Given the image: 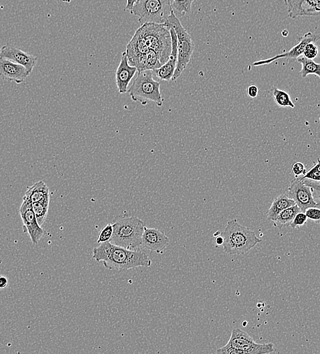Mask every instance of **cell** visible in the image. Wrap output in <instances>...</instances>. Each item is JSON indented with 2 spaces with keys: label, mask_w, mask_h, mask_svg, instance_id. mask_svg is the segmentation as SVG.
Here are the masks:
<instances>
[{
  "label": "cell",
  "mask_w": 320,
  "mask_h": 354,
  "mask_svg": "<svg viewBox=\"0 0 320 354\" xmlns=\"http://www.w3.org/2000/svg\"><path fill=\"white\" fill-rule=\"evenodd\" d=\"M93 258L96 262H102L105 268L121 272L151 265V260L145 253L121 248L109 241L103 242L94 249Z\"/></svg>",
  "instance_id": "obj_1"
},
{
  "label": "cell",
  "mask_w": 320,
  "mask_h": 354,
  "mask_svg": "<svg viewBox=\"0 0 320 354\" xmlns=\"http://www.w3.org/2000/svg\"><path fill=\"white\" fill-rule=\"evenodd\" d=\"M222 246L225 253L229 256H240L246 254L262 242L250 228L238 223L237 220L228 222L224 232Z\"/></svg>",
  "instance_id": "obj_2"
},
{
  "label": "cell",
  "mask_w": 320,
  "mask_h": 354,
  "mask_svg": "<svg viewBox=\"0 0 320 354\" xmlns=\"http://www.w3.org/2000/svg\"><path fill=\"white\" fill-rule=\"evenodd\" d=\"M113 234L109 242L115 246L136 250L141 246L145 226L137 217L121 218L112 224Z\"/></svg>",
  "instance_id": "obj_3"
},
{
  "label": "cell",
  "mask_w": 320,
  "mask_h": 354,
  "mask_svg": "<svg viewBox=\"0 0 320 354\" xmlns=\"http://www.w3.org/2000/svg\"><path fill=\"white\" fill-rule=\"evenodd\" d=\"M150 49L159 56L161 65L167 62L171 51L169 24L145 23L137 30Z\"/></svg>",
  "instance_id": "obj_4"
},
{
  "label": "cell",
  "mask_w": 320,
  "mask_h": 354,
  "mask_svg": "<svg viewBox=\"0 0 320 354\" xmlns=\"http://www.w3.org/2000/svg\"><path fill=\"white\" fill-rule=\"evenodd\" d=\"M161 84L153 79V72L145 70L138 72V75L133 80L130 88L127 90L134 102L146 105L147 103L154 102L158 106H162L163 99L162 98Z\"/></svg>",
  "instance_id": "obj_5"
},
{
  "label": "cell",
  "mask_w": 320,
  "mask_h": 354,
  "mask_svg": "<svg viewBox=\"0 0 320 354\" xmlns=\"http://www.w3.org/2000/svg\"><path fill=\"white\" fill-rule=\"evenodd\" d=\"M275 351L273 343L258 344L246 332L239 329L233 330L228 343L216 350V353L262 354L270 353Z\"/></svg>",
  "instance_id": "obj_6"
},
{
  "label": "cell",
  "mask_w": 320,
  "mask_h": 354,
  "mask_svg": "<svg viewBox=\"0 0 320 354\" xmlns=\"http://www.w3.org/2000/svg\"><path fill=\"white\" fill-rule=\"evenodd\" d=\"M172 11L171 0H139L130 13L138 18L141 25L166 24Z\"/></svg>",
  "instance_id": "obj_7"
},
{
  "label": "cell",
  "mask_w": 320,
  "mask_h": 354,
  "mask_svg": "<svg viewBox=\"0 0 320 354\" xmlns=\"http://www.w3.org/2000/svg\"><path fill=\"white\" fill-rule=\"evenodd\" d=\"M167 23L173 28L177 36V64L171 78L172 81H176L190 62L194 50V44L191 36L182 26L181 22L174 11H172L168 18Z\"/></svg>",
  "instance_id": "obj_8"
},
{
  "label": "cell",
  "mask_w": 320,
  "mask_h": 354,
  "mask_svg": "<svg viewBox=\"0 0 320 354\" xmlns=\"http://www.w3.org/2000/svg\"><path fill=\"white\" fill-rule=\"evenodd\" d=\"M313 191V187L299 177L291 182L287 194L295 202L301 211L305 212L307 208L319 207V204L314 199Z\"/></svg>",
  "instance_id": "obj_9"
},
{
  "label": "cell",
  "mask_w": 320,
  "mask_h": 354,
  "mask_svg": "<svg viewBox=\"0 0 320 354\" xmlns=\"http://www.w3.org/2000/svg\"><path fill=\"white\" fill-rule=\"evenodd\" d=\"M150 48L139 32L136 31L127 46L126 53L131 66H134L138 72L145 70V62Z\"/></svg>",
  "instance_id": "obj_10"
},
{
  "label": "cell",
  "mask_w": 320,
  "mask_h": 354,
  "mask_svg": "<svg viewBox=\"0 0 320 354\" xmlns=\"http://www.w3.org/2000/svg\"><path fill=\"white\" fill-rule=\"evenodd\" d=\"M19 213L23 221L24 232L29 235L32 243L36 246L43 236L44 231L38 224L31 202L23 200Z\"/></svg>",
  "instance_id": "obj_11"
},
{
  "label": "cell",
  "mask_w": 320,
  "mask_h": 354,
  "mask_svg": "<svg viewBox=\"0 0 320 354\" xmlns=\"http://www.w3.org/2000/svg\"><path fill=\"white\" fill-rule=\"evenodd\" d=\"M287 16L291 19L319 15L320 0H284Z\"/></svg>",
  "instance_id": "obj_12"
},
{
  "label": "cell",
  "mask_w": 320,
  "mask_h": 354,
  "mask_svg": "<svg viewBox=\"0 0 320 354\" xmlns=\"http://www.w3.org/2000/svg\"><path fill=\"white\" fill-rule=\"evenodd\" d=\"M0 58L7 59L21 65L27 69L30 74L38 62L37 57L32 56L19 48L8 44L0 47Z\"/></svg>",
  "instance_id": "obj_13"
},
{
  "label": "cell",
  "mask_w": 320,
  "mask_h": 354,
  "mask_svg": "<svg viewBox=\"0 0 320 354\" xmlns=\"http://www.w3.org/2000/svg\"><path fill=\"white\" fill-rule=\"evenodd\" d=\"M27 69L7 59L0 58V78L7 82L21 84L30 76Z\"/></svg>",
  "instance_id": "obj_14"
},
{
  "label": "cell",
  "mask_w": 320,
  "mask_h": 354,
  "mask_svg": "<svg viewBox=\"0 0 320 354\" xmlns=\"http://www.w3.org/2000/svg\"><path fill=\"white\" fill-rule=\"evenodd\" d=\"M169 239L167 235L157 228H145L141 246L152 252L161 253L167 248Z\"/></svg>",
  "instance_id": "obj_15"
},
{
  "label": "cell",
  "mask_w": 320,
  "mask_h": 354,
  "mask_svg": "<svg viewBox=\"0 0 320 354\" xmlns=\"http://www.w3.org/2000/svg\"><path fill=\"white\" fill-rule=\"evenodd\" d=\"M318 40L317 36L312 33V32H307L304 34L300 39L299 42L293 47L291 48L288 51L285 53L277 55L273 58L266 59V60H258L257 62L253 63V66H264V65L270 64L275 62V61L279 60V59H293L297 60L299 57L303 56L304 48L306 44L309 42H315Z\"/></svg>",
  "instance_id": "obj_16"
},
{
  "label": "cell",
  "mask_w": 320,
  "mask_h": 354,
  "mask_svg": "<svg viewBox=\"0 0 320 354\" xmlns=\"http://www.w3.org/2000/svg\"><path fill=\"white\" fill-rule=\"evenodd\" d=\"M169 24V23H168ZM170 34L171 38V51L167 62L159 68L153 70V73L158 78L164 81H170L175 72L178 60L177 36L173 28L169 25Z\"/></svg>",
  "instance_id": "obj_17"
},
{
  "label": "cell",
  "mask_w": 320,
  "mask_h": 354,
  "mask_svg": "<svg viewBox=\"0 0 320 354\" xmlns=\"http://www.w3.org/2000/svg\"><path fill=\"white\" fill-rule=\"evenodd\" d=\"M137 72V70L135 67L129 65L127 53L123 52L120 62L115 72V83L119 94H123L127 92L129 84Z\"/></svg>",
  "instance_id": "obj_18"
},
{
  "label": "cell",
  "mask_w": 320,
  "mask_h": 354,
  "mask_svg": "<svg viewBox=\"0 0 320 354\" xmlns=\"http://www.w3.org/2000/svg\"><path fill=\"white\" fill-rule=\"evenodd\" d=\"M23 200H28L32 204L50 200V189L43 181L36 182L28 188Z\"/></svg>",
  "instance_id": "obj_19"
},
{
  "label": "cell",
  "mask_w": 320,
  "mask_h": 354,
  "mask_svg": "<svg viewBox=\"0 0 320 354\" xmlns=\"http://www.w3.org/2000/svg\"><path fill=\"white\" fill-rule=\"evenodd\" d=\"M295 202L287 194H281L273 200L268 212L267 218L269 221L274 222L279 214L285 208L295 205Z\"/></svg>",
  "instance_id": "obj_20"
},
{
  "label": "cell",
  "mask_w": 320,
  "mask_h": 354,
  "mask_svg": "<svg viewBox=\"0 0 320 354\" xmlns=\"http://www.w3.org/2000/svg\"><path fill=\"white\" fill-rule=\"evenodd\" d=\"M297 62L300 63L302 66L300 75L301 77L306 78L310 74L317 76L320 78V64L314 62L313 60L306 58L305 57L301 56L296 60Z\"/></svg>",
  "instance_id": "obj_21"
},
{
  "label": "cell",
  "mask_w": 320,
  "mask_h": 354,
  "mask_svg": "<svg viewBox=\"0 0 320 354\" xmlns=\"http://www.w3.org/2000/svg\"><path fill=\"white\" fill-rule=\"evenodd\" d=\"M299 212H301V209H300L297 204H295V205L291 206L290 207L285 208V210H282L277 216L274 222L279 227L287 225V224L289 225L292 221L293 218H294L295 215Z\"/></svg>",
  "instance_id": "obj_22"
},
{
  "label": "cell",
  "mask_w": 320,
  "mask_h": 354,
  "mask_svg": "<svg viewBox=\"0 0 320 354\" xmlns=\"http://www.w3.org/2000/svg\"><path fill=\"white\" fill-rule=\"evenodd\" d=\"M272 93L275 102L278 106L283 107V108H285V107H290L291 108H294L295 105L293 104L292 100H291V97L288 93L285 92V91L279 90V89L277 88L272 89Z\"/></svg>",
  "instance_id": "obj_23"
},
{
  "label": "cell",
  "mask_w": 320,
  "mask_h": 354,
  "mask_svg": "<svg viewBox=\"0 0 320 354\" xmlns=\"http://www.w3.org/2000/svg\"><path fill=\"white\" fill-rule=\"evenodd\" d=\"M50 200L32 204L34 215L40 226L43 225L47 216Z\"/></svg>",
  "instance_id": "obj_24"
},
{
  "label": "cell",
  "mask_w": 320,
  "mask_h": 354,
  "mask_svg": "<svg viewBox=\"0 0 320 354\" xmlns=\"http://www.w3.org/2000/svg\"><path fill=\"white\" fill-rule=\"evenodd\" d=\"M194 1L195 0H173L171 6L175 15L182 17L189 14Z\"/></svg>",
  "instance_id": "obj_25"
},
{
  "label": "cell",
  "mask_w": 320,
  "mask_h": 354,
  "mask_svg": "<svg viewBox=\"0 0 320 354\" xmlns=\"http://www.w3.org/2000/svg\"><path fill=\"white\" fill-rule=\"evenodd\" d=\"M301 177L302 179L307 180V181L319 182L320 167L319 158L317 159V163L315 164V165L309 169V171L306 172L305 175L302 176Z\"/></svg>",
  "instance_id": "obj_26"
},
{
  "label": "cell",
  "mask_w": 320,
  "mask_h": 354,
  "mask_svg": "<svg viewBox=\"0 0 320 354\" xmlns=\"http://www.w3.org/2000/svg\"><path fill=\"white\" fill-rule=\"evenodd\" d=\"M113 234V226L112 224H108L105 226L104 228L99 232L98 239L97 242L99 244L103 243V242H108L110 240L111 236Z\"/></svg>",
  "instance_id": "obj_27"
},
{
  "label": "cell",
  "mask_w": 320,
  "mask_h": 354,
  "mask_svg": "<svg viewBox=\"0 0 320 354\" xmlns=\"http://www.w3.org/2000/svg\"><path fill=\"white\" fill-rule=\"evenodd\" d=\"M318 55V48L315 42H311L306 44L303 56L309 60H313Z\"/></svg>",
  "instance_id": "obj_28"
},
{
  "label": "cell",
  "mask_w": 320,
  "mask_h": 354,
  "mask_svg": "<svg viewBox=\"0 0 320 354\" xmlns=\"http://www.w3.org/2000/svg\"><path fill=\"white\" fill-rule=\"evenodd\" d=\"M307 220L308 218L307 215H305V212L301 211L298 212L289 225L292 229H295V228L301 227V226L305 225V224L307 223Z\"/></svg>",
  "instance_id": "obj_29"
},
{
  "label": "cell",
  "mask_w": 320,
  "mask_h": 354,
  "mask_svg": "<svg viewBox=\"0 0 320 354\" xmlns=\"http://www.w3.org/2000/svg\"><path fill=\"white\" fill-rule=\"evenodd\" d=\"M308 219L315 222H319L320 220V210L319 208L311 207L307 208L305 211Z\"/></svg>",
  "instance_id": "obj_30"
},
{
  "label": "cell",
  "mask_w": 320,
  "mask_h": 354,
  "mask_svg": "<svg viewBox=\"0 0 320 354\" xmlns=\"http://www.w3.org/2000/svg\"><path fill=\"white\" fill-rule=\"evenodd\" d=\"M291 171H292L296 177H302V176L305 175L306 172H307L305 165L301 162L293 164L292 167H291Z\"/></svg>",
  "instance_id": "obj_31"
},
{
  "label": "cell",
  "mask_w": 320,
  "mask_h": 354,
  "mask_svg": "<svg viewBox=\"0 0 320 354\" xmlns=\"http://www.w3.org/2000/svg\"><path fill=\"white\" fill-rule=\"evenodd\" d=\"M247 94L249 98H256L259 94V89L258 87L255 86V85L249 86L247 89Z\"/></svg>",
  "instance_id": "obj_32"
},
{
  "label": "cell",
  "mask_w": 320,
  "mask_h": 354,
  "mask_svg": "<svg viewBox=\"0 0 320 354\" xmlns=\"http://www.w3.org/2000/svg\"><path fill=\"white\" fill-rule=\"evenodd\" d=\"M139 0H127V5H126L125 11L129 12L132 11L135 4Z\"/></svg>",
  "instance_id": "obj_33"
},
{
  "label": "cell",
  "mask_w": 320,
  "mask_h": 354,
  "mask_svg": "<svg viewBox=\"0 0 320 354\" xmlns=\"http://www.w3.org/2000/svg\"><path fill=\"white\" fill-rule=\"evenodd\" d=\"M9 285V280L7 277L4 275H0V289H5Z\"/></svg>",
  "instance_id": "obj_34"
},
{
  "label": "cell",
  "mask_w": 320,
  "mask_h": 354,
  "mask_svg": "<svg viewBox=\"0 0 320 354\" xmlns=\"http://www.w3.org/2000/svg\"><path fill=\"white\" fill-rule=\"evenodd\" d=\"M224 238L223 236L219 235L215 237V244L218 247L222 246L223 243H224Z\"/></svg>",
  "instance_id": "obj_35"
},
{
  "label": "cell",
  "mask_w": 320,
  "mask_h": 354,
  "mask_svg": "<svg viewBox=\"0 0 320 354\" xmlns=\"http://www.w3.org/2000/svg\"><path fill=\"white\" fill-rule=\"evenodd\" d=\"M220 234H221V232L220 231H217L214 234V237H216V236H219Z\"/></svg>",
  "instance_id": "obj_36"
}]
</instances>
